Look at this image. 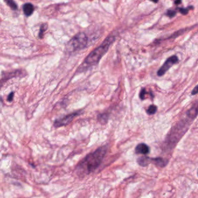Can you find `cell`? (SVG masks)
Here are the masks:
<instances>
[{"instance_id": "7c38bea8", "label": "cell", "mask_w": 198, "mask_h": 198, "mask_svg": "<svg viewBox=\"0 0 198 198\" xmlns=\"http://www.w3.org/2000/svg\"><path fill=\"white\" fill-rule=\"evenodd\" d=\"M157 111V107L155 105H151L147 110V112L149 115H153L156 113Z\"/></svg>"}, {"instance_id": "8992f818", "label": "cell", "mask_w": 198, "mask_h": 198, "mask_svg": "<svg viewBox=\"0 0 198 198\" xmlns=\"http://www.w3.org/2000/svg\"><path fill=\"white\" fill-rule=\"evenodd\" d=\"M79 114V112H74V113L70 114H69V115L63 117L62 118L56 120L54 122V126L55 128H60V127L64 126H66V125L69 124V123L74 119V118L76 116H77Z\"/></svg>"}, {"instance_id": "7a4b0ae2", "label": "cell", "mask_w": 198, "mask_h": 198, "mask_svg": "<svg viewBox=\"0 0 198 198\" xmlns=\"http://www.w3.org/2000/svg\"><path fill=\"white\" fill-rule=\"evenodd\" d=\"M107 148L103 146L87 155L79 163L78 171L81 173L89 174L98 168L104 158Z\"/></svg>"}, {"instance_id": "277c9868", "label": "cell", "mask_w": 198, "mask_h": 198, "mask_svg": "<svg viewBox=\"0 0 198 198\" xmlns=\"http://www.w3.org/2000/svg\"><path fill=\"white\" fill-rule=\"evenodd\" d=\"M88 38L84 33H79L69 41L67 48L70 52H75L82 50L86 46Z\"/></svg>"}, {"instance_id": "2e32d148", "label": "cell", "mask_w": 198, "mask_h": 198, "mask_svg": "<svg viewBox=\"0 0 198 198\" xmlns=\"http://www.w3.org/2000/svg\"><path fill=\"white\" fill-rule=\"evenodd\" d=\"M167 15L168 16V17H170V18H173V17H174L175 15H176V11H174V10H168V12H167Z\"/></svg>"}, {"instance_id": "e0dca14e", "label": "cell", "mask_w": 198, "mask_h": 198, "mask_svg": "<svg viewBox=\"0 0 198 198\" xmlns=\"http://www.w3.org/2000/svg\"><path fill=\"white\" fill-rule=\"evenodd\" d=\"M189 8H180V11L182 14L187 15L188 13Z\"/></svg>"}, {"instance_id": "ac0fdd59", "label": "cell", "mask_w": 198, "mask_h": 198, "mask_svg": "<svg viewBox=\"0 0 198 198\" xmlns=\"http://www.w3.org/2000/svg\"><path fill=\"white\" fill-rule=\"evenodd\" d=\"M197 93H198V85H197L194 88V89H193L192 91V92H191V94H192V95H197Z\"/></svg>"}, {"instance_id": "52a82bcc", "label": "cell", "mask_w": 198, "mask_h": 198, "mask_svg": "<svg viewBox=\"0 0 198 198\" xmlns=\"http://www.w3.org/2000/svg\"><path fill=\"white\" fill-rule=\"evenodd\" d=\"M135 151L137 154L146 155L149 152V148L147 144L144 143H141L137 146L135 149Z\"/></svg>"}, {"instance_id": "3957f363", "label": "cell", "mask_w": 198, "mask_h": 198, "mask_svg": "<svg viewBox=\"0 0 198 198\" xmlns=\"http://www.w3.org/2000/svg\"><path fill=\"white\" fill-rule=\"evenodd\" d=\"M115 40L114 36L107 37L98 48L92 51L86 57L84 63L86 66H94L99 63L100 60L106 54L109 49L110 45Z\"/></svg>"}, {"instance_id": "4fadbf2b", "label": "cell", "mask_w": 198, "mask_h": 198, "mask_svg": "<svg viewBox=\"0 0 198 198\" xmlns=\"http://www.w3.org/2000/svg\"><path fill=\"white\" fill-rule=\"evenodd\" d=\"M99 120L101 123H106L108 120V117L106 114L100 115L99 116Z\"/></svg>"}, {"instance_id": "8fae6325", "label": "cell", "mask_w": 198, "mask_h": 198, "mask_svg": "<svg viewBox=\"0 0 198 198\" xmlns=\"http://www.w3.org/2000/svg\"><path fill=\"white\" fill-rule=\"evenodd\" d=\"M5 1L7 4V5L12 10H16L18 9V5L13 0H5Z\"/></svg>"}, {"instance_id": "9a60e30c", "label": "cell", "mask_w": 198, "mask_h": 198, "mask_svg": "<svg viewBox=\"0 0 198 198\" xmlns=\"http://www.w3.org/2000/svg\"><path fill=\"white\" fill-rule=\"evenodd\" d=\"M146 93H147V92H146V89H142V90H141L140 93V98L142 100H144V99H145V95H146Z\"/></svg>"}, {"instance_id": "ffe728a7", "label": "cell", "mask_w": 198, "mask_h": 198, "mask_svg": "<svg viewBox=\"0 0 198 198\" xmlns=\"http://www.w3.org/2000/svg\"><path fill=\"white\" fill-rule=\"evenodd\" d=\"M181 2V0H176V1H175V4H176V5L180 4Z\"/></svg>"}, {"instance_id": "ba28073f", "label": "cell", "mask_w": 198, "mask_h": 198, "mask_svg": "<svg viewBox=\"0 0 198 198\" xmlns=\"http://www.w3.org/2000/svg\"><path fill=\"white\" fill-rule=\"evenodd\" d=\"M34 6L31 3H26L23 6V12L27 16L31 15L34 12Z\"/></svg>"}, {"instance_id": "6da1fadb", "label": "cell", "mask_w": 198, "mask_h": 198, "mask_svg": "<svg viewBox=\"0 0 198 198\" xmlns=\"http://www.w3.org/2000/svg\"><path fill=\"white\" fill-rule=\"evenodd\" d=\"M198 115V101L193 104L192 107L185 114L184 118L181 119L171 129L170 134L166 141V145L169 147H174L178 140L188 130L192 122Z\"/></svg>"}, {"instance_id": "d6986e66", "label": "cell", "mask_w": 198, "mask_h": 198, "mask_svg": "<svg viewBox=\"0 0 198 198\" xmlns=\"http://www.w3.org/2000/svg\"><path fill=\"white\" fill-rule=\"evenodd\" d=\"M13 97H14V92H11L8 97V101H9L10 102L12 101Z\"/></svg>"}, {"instance_id": "44dd1931", "label": "cell", "mask_w": 198, "mask_h": 198, "mask_svg": "<svg viewBox=\"0 0 198 198\" xmlns=\"http://www.w3.org/2000/svg\"><path fill=\"white\" fill-rule=\"evenodd\" d=\"M151 1H152V2H158L159 0H151Z\"/></svg>"}, {"instance_id": "9c48e42d", "label": "cell", "mask_w": 198, "mask_h": 198, "mask_svg": "<svg viewBox=\"0 0 198 198\" xmlns=\"http://www.w3.org/2000/svg\"><path fill=\"white\" fill-rule=\"evenodd\" d=\"M151 162L159 167H164L167 165V161L161 158H151Z\"/></svg>"}, {"instance_id": "5b68a950", "label": "cell", "mask_w": 198, "mask_h": 198, "mask_svg": "<svg viewBox=\"0 0 198 198\" xmlns=\"http://www.w3.org/2000/svg\"><path fill=\"white\" fill-rule=\"evenodd\" d=\"M178 62V58L175 55L168 58V59L166 60V61L165 62V63L163 64V66L159 69L158 71L157 72L158 75L159 77L163 75L168 71V69L171 67L172 66L177 63Z\"/></svg>"}, {"instance_id": "30bf717a", "label": "cell", "mask_w": 198, "mask_h": 198, "mask_svg": "<svg viewBox=\"0 0 198 198\" xmlns=\"http://www.w3.org/2000/svg\"><path fill=\"white\" fill-rule=\"evenodd\" d=\"M137 162L139 165L141 166H146L148 165L149 163L151 162V158H148V157H141L138 159Z\"/></svg>"}, {"instance_id": "5bb4252c", "label": "cell", "mask_w": 198, "mask_h": 198, "mask_svg": "<svg viewBox=\"0 0 198 198\" xmlns=\"http://www.w3.org/2000/svg\"><path fill=\"white\" fill-rule=\"evenodd\" d=\"M47 29V25L46 24H44L41 26L40 29V33H39V37L40 38H42L44 33L45 31V30Z\"/></svg>"}]
</instances>
